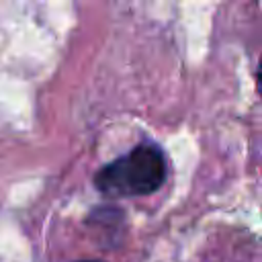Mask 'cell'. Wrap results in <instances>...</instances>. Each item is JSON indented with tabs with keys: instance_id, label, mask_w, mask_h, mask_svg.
<instances>
[{
	"instance_id": "obj_1",
	"label": "cell",
	"mask_w": 262,
	"mask_h": 262,
	"mask_svg": "<svg viewBox=\"0 0 262 262\" xmlns=\"http://www.w3.org/2000/svg\"><path fill=\"white\" fill-rule=\"evenodd\" d=\"M166 180V158L158 145L143 143L100 168L94 186L106 196H143Z\"/></svg>"
},
{
	"instance_id": "obj_2",
	"label": "cell",
	"mask_w": 262,
	"mask_h": 262,
	"mask_svg": "<svg viewBox=\"0 0 262 262\" xmlns=\"http://www.w3.org/2000/svg\"><path fill=\"white\" fill-rule=\"evenodd\" d=\"M256 86H258V92L262 96V59H260V66L256 70Z\"/></svg>"
},
{
	"instance_id": "obj_3",
	"label": "cell",
	"mask_w": 262,
	"mask_h": 262,
	"mask_svg": "<svg viewBox=\"0 0 262 262\" xmlns=\"http://www.w3.org/2000/svg\"><path fill=\"white\" fill-rule=\"evenodd\" d=\"M78 262H102V260H78Z\"/></svg>"
}]
</instances>
